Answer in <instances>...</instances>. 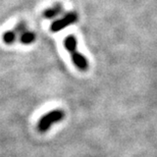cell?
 <instances>
[{"mask_svg":"<svg viewBox=\"0 0 157 157\" xmlns=\"http://www.w3.org/2000/svg\"><path fill=\"white\" fill-rule=\"evenodd\" d=\"M78 42L76 37L74 35L67 36L64 39V47L68 52L71 53V59H73L74 64L82 71H86L89 67V62L84 55H82L78 51Z\"/></svg>","mask_w":157,"mask_h":157,"instance_id":"cell-1","label":"cell"},{"mask_svg":"<svg viewBox=\"0 0 157 157\" xmlns=\"http://www.w3.org/2000/svg\"><path fill=\"white\" fill-rule=\"evenodd\" d=\"M63 118L64 111L61 110V109H54V110L48 112L40 118L37 128H38L40 133H45L46 131L49 130L52 124H54L55 122L61 121Z\"/></svg>","mask_w":157,"mask_h":157,"instance_id":"cell-2","label":"cell"},{"mask_svg":"<svg viewBox=\"0 0 157 157\" xmlns=\"http://www.w3.org/2000/svg\"><path fill=\"white\" fill-rule=\"evenodd\" d=\"M77 21H78V14L76 12H68V13L64 14L61 18L53 21L51 26H50V30L54 33L59 32V31L65 29L67 27L75 24Z\"/></svg>","mask_w":157,"mask_h":157,"instance_id":"cell-3","label":"cell"},{"mask_svg":"<svg viewBox=\"0 0 157 157\" xmlns=\"http://www.w3.org/2000/svg\"><path fill=\"white\" fill-rule=\"evenodd\" d=\"M26 28H27L26 24H25L24 21H21L20 24L17 25V27L14 28V30L5 32L2 36V39H3V41H4V43L8 44V45L9 44H12L15 40L17 39V37L20 38V36L25 32V31H26Z\"/></svg>","mask_w":157,"mask_h":157,"instance_id":"cell-4","label":"cell"},{"mask_svg":"<svg viewBox=\"0 0 157 157\" xmlns=\"http://www.w3.org/2000/svg\"><path fill=\"white\" fill-rule=\"evenodd\" d=\"M62 11H63V5H62L61 3H56L52 7L47 8L46 10L43 12V15L47 20H51V18L57 17L58 14L62 13Z\"/></svg>","mask_w":157,"mask_h":157,"instance_id":"cell-5","label":"cell"},{"mask_svg":"<svg viewBox=\"0 0 157 157\" xmlns=\"http://www.w3.org/2000/svg\"><path fill=\"white\" fill-rule=\"evenodd\" d=\"M20 41L21 44H25V45H29V44H32L36 39V35L35 33L30 32V31H25V32L20 36Z\"/></svg>","mask_w":157,"mask_h":157,"instance_id":"cell-6","label":"cell"}]
</instances>
